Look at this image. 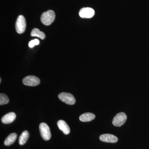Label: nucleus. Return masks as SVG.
<instances>
[{"label":"nucleus","instance_id":"nucleus-1","mask_svg":"<svg viewBox=\"0 0 149 149\" xmlns=\"http://www.w3.org/2000/svg\"><path fill=\"white\" fill-rule=\"evenodd\" d=\"M55 18V13L52 10L47 11L44 12L41 17V21L46 26H49L53 23Z\"/></svg>","mask_w":149,"mask_h":149},{"label":"nucleus","instance_id":"nucleus-2","mask_svg":"<svg viewBox=\"0 0 149 149\" xmlns=\"http://www.w3.org/2000/svg\"><path fill=\"white\" fill-rule=\"evenodd\" d=\"M26 27V22L24 16L19 15L17 17L15 23V29L18 34H22L25 31Z\"/></svg>","mask_w":149,"mask_h":149},{"label":"nucleus","instance_id":"nucleus-3","mask_svg":"<svg viewBox=\"0 0 149 149\" xmlns=\"http://www.w3.org/2000/svg\"><path fill=\"white\" fill-rule=\"evenodd\" d=\"M40 134L42 139L46 141H49L51 138V133L49 127L45 123H42L40 124Z\"/></svg>","mask_w":149,"mask_h":149},{"label":"nucleus","instance_id":"nucleus-4","mask_svg":"<svg viewBox=\"0 0 149 149\" xmlns=\"http://www.w3.org/2000/svg\"><path fill=\"white\" fill-rule=\"evenodd\" d=\"M58 98L62 102L68 105H73L75 104V99L72 94L69 93H62L59 94Z\"/></svg>","mask_w":149,"mask_h":149},{"label":"nucleus","instance_id":"nucleus-5","mask_svg":"<svg viewBox=\"0 0 149 149\" xmlns=\"http://www.w3.org/2000/svg\"><path fill=\"white\" fill-rule=\"evenodd\" d=\"M127 119V116L123 112L118 113L115 116L112 121L113 125L116 127H120L125 123Z\"/></svg>","mask_w":149,"mask_h":149},{"label":"nucleus","instance_id":"nucleus-6","mask_svg":"<svg viewBox=\"0 0 149 149\" xmlns=\"http://www.w3.org/2000/svg\"><path fill=\"white\" fill-rule=\"evenodd\" d=\"M22 82L26 86H36L40 84V81L39 78L36 76L29 75L24 77Z\"/></svg>","mask_w":149,"mask_h":149},{"label":"nucleus","instance_id":"nucleus-7","mask_svg":"<svg viewBox=\"0 0 149 149\" xmlns=\"http://www.w3.org/2000/svg\"><path fill=\"white\" fill-rule=\"evenodd\" d=\"M79 14L82 18H91L95 15V11L91 8H83L80 10Z\"/></svg>","mask_w":149,"mask_h":149},{"label":"nucleus","instance_id":"nucleus-8","mask_svg":"<svg viewBox=\"0 0 149 149\" xmlns=\"http://www.w3.org/2000/svg\"><path fill=\"white\" fill-rule=\"evenodd\" d=\"M100 139L102 142L108 143H115L118 141L117 137L109 134H103L100 136Z\"/></svg>","mask_w":149,"mask_h":149},{"label":"nucleus","instance_id":"nucleus-9","mask_svg":"<svg viewBox=\"0 0 149 149\" xmlns=\"http://www.w3.org/2000/svg\"><path fill=\"white\" fill-rule=\"evenodd\" d=\"M16 115L13 112L5 115L1 118V122L4 124H9L13 122L16 118Z\"/></svg>","mask_w":149,"mask_h":149},{"label":"nucleus","instance_id":"nucleus-10","mask_svg":"<svg viewBox=\"0 0 149 149\" xmlns=\"http://www.w3.org/2000/svg\"><path fill=\"white\" fill-rule=\"evenodd\" d=\"M57 125L59 129L61 130L65 135H68L70 133V128L64 120H59L57 123Z\"/></svg>","mask_w":149,"mask_h":149},{"label":"nucleus","instance_id":"nucleus-11","mask_svg":"<svg viewBox=\"0 0 149 149\" xmlns=\"http://www.w3.org/2000/svg\"><path fill=\"white\" fill-rule=\"evenodd\" d=\"M95 118V116L91 113H85L81 115L79 119L82 122H89L94 120Z\"/></svg>","mask_w":149,"mask_h":149},{"label":"nucleus","instance_id":"nucleus-12","mask_svg":"<svg viewBox=\"0 0 149 149\" xmlns=\"http://www.w3.org/2000/svg\"><path fill=\"white\" fill-rule=\"evenodd\" d=\"M17 138V135L16 133H11L5 139L4 144L7 146H9L13 144L16 141Z\"/></svg>","mask_w":149,"mask_h":149},{"label":"nucleus","instance_id":"nucleus-13","mask_svg":"<svg viewBox=\"0 0 149 149\" xmlns=\"http://www.w3.org/2000/svg\"><path fill=\"white\" fill-rule=\"evenodd\" d=\"M29 133L27 130L23 131L19 139V143L21 146H23L26 143L29 139Z\"/></svg>","mask_w":149,"mask_h":149},{"label":"nucleus","instance_id":"nucleus-14","mask_svg":"<svg viewBox=\"0 0 149 149\" xmlns=\"http://www.w3.org/2000/svg\"><path fill=\"white\" fill-rule=\"evenodd\" d=\"M31 35L32 37H39L42 40H44L45 38V35L42 32H41L40 29L37 28H34L32 29L31 33Z\"/></svg>","mask_w":149,"mask_h":149},{"label":"nucleus","instance_id":"nucleus-15","mask_svg":"<svg viewBox=\"0 0 149 149\" xmlns=\"http://www.w3.org/2000/svg\"><path fill=\"white\" fill-rule=\"evenodd\" d=\"M9 99L8 96L5 94L1 93L0 94V105L6 104L9 102Z\"/></svg>","mask_w":149,"mask_h":149},{"label":"nucleus","instance_id":"nucleus-16","mask_svg":"<svg viewBox=\"0 0 149 149\" xmlns=\"http://www.w3.org/2000/svg\"><path fill=\"white\" fill-rule=\"evenodd\" d=\"M40 42L38 39H34L29 42L28 46L30 48H33L35 46L38 45L40 44Z\"/></svg>","mask_w":149,"mask_h":149},{"label":"nucleus","instance_id":"nucleus-17","mask_svg":"<svg viewBox=\"0 0 149 149\" xmlns=\"http://www.w3.org/2000/svg\"><path fill=\"white\" fill-rule=\"evenodd\" d=\"M1 79H0V83H1Z\"/></svg>","mask_w":149,"mask_h":149}]
</instances>
